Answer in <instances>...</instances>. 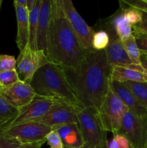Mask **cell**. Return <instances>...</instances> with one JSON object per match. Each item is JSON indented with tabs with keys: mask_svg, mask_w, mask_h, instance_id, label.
Returning <instances> with one entry per match:
<instances>
[{
	"mask_svg": "<svg viewBox=\"0 0 147 148\" xmlns=\"http://www.w3.org/2000/svg\"><path fill=\"white\" fill-rule=\"evenodd\" d=\"M63 69L76 98L83 107H92L99 111L108 91L111 71L105 51H89L76 70Z\"/></svg>",
	"mask_w": 147,
	"mask_h": 148,
	"instance_id": "6da1fadb",
	"label": "cell"
},
{
	"mask_svg": "<svg viewBox=\"0 0 147 148\" xmlns=\"http://www.w3.org/2000/svg\"><path fill=\"white\" fill-rule=\"evenodd\" d=\"M86 53L71 27L60 0H52L47 38V56L50 62L63 69L76 70L84 61Z\"/></svg>",
	"mask_w": 147,
	"mask_h": 148,
	"instance_id": "7a4b0ae2",
	"label": "cell"
},
{
	"mask_svg": "<svg viewBox=\"0 0 147 148\" xmlns=\"http://www.w3.org/2000/svg\"><path fill=\"white\" fill-rule=\"evenodd\" d=\"M30 85L39 96L58 103L84 108L76 98L62 66L49 62L37 71Z\"/></svg>",
	"mask_w": 147,
	"mask_h": 148,
	"instance_id": "3957f363",
	"label": "cell"
},
{
	"mask_svg": "<svg viewBox=\"0 0 147 148\" xmlns=\"http://www.w3.org/2000/svg\"><path fill=\"white\" fill-rule=\"evenodd\" d=\"M78 124L84 145L88 148H105L107 132L99 119L98 111L92 107L78 108Z\"/></svg>",
	"mask_w": 147,
	"mask_h": 148,
	"instance_id": "277c9868",
	"label": "cell"
},
{
	"mask_svg": "<svg viewBox=\"0 0 147 148\" xmlns=\"http://www.w3.org/2000/svg\"><path fill=\"white\" fill-rule=\"evenodd\" d=\"M128 108L111 88H109L100 106L98 114L104 130L117 134L120 130L122 117Z\"/></svg>",
	"mask_w": 147,
	"mask_h": 148,
	"instance_id": "5b68a950",
	"label": "cell"
},
{
	"mask_svg": "<svg viewBox=\"0 0 147 148\" xmlns=\"http://www.w3.org/2000/svg\"><path fill=\"white\" fill-rule=\"evenodd\" d=\"M118 134L128 140L131 148H147V116H137L128 110L122 117Z\"/></svg>",
	"mask_w": 147,
	"mask_h": 148,
	"instance_id": "8992f818",
	"label": "cell"
},
{
	"mask_svg": "<svg viewBox=\"0 0 147 148\" xmlns=\"http://www.w3.org/2000/svg\"><path fill=\"white\" fill-rule=\"evenodd\" d=\"M48 56L40 50H33L27 45L20 52L17 59V70L20 80L30 84L33 76L40 68L48 64Z\"/></svg>",
	"mask_w": 147,
	"mask_h": 148,
	"instance_id": "52a82bcc",
	"label": "cell"
},
{
	"mask_svg": "<svg viewBox=\"0 0 147 148\" xmlns=\"http://www.w3.org/2000/svg\"><path fill=\"white\" fill-rule=\"evenodd\" d=\"M60 1L63 12L82 47L87 51L92 50V39L95 31L79 14L72 1L60 0Z\"/></svg>",
	"mask_w": 147,
	"mask_h": 148,
	"instance_id": "ba28073f",
	"label": "cell"
},
{
	"mask_svg": "<svg viewBox=\"0 0 147 148\" xmlns=\"http://www.w3.org/2000/svg\"><path fill=\"white\" fill-rule=\"evenodd\" d=\"M51 131V128L35 121L9 127L5 130L7 134L17 140L21 145L36 143L44 140Z\"/></svg>",
	"mask_w": 147,
	"mask_h": 148,
	"instance_id": "9c48e42d",
	"label": "cell"
},
{
	"mask_svg": "<svg viewBox=\"0 0 147 148\" xmlns=\"http://www.w3.org/2000/svg\"><path fill=\"white\" fill-rule=\"evenodd\" d=\"M58 103H60L49 98L39 96L36 94V96L30 104L20 110L17 116L12 121L10 127L39 119L48 114L50 110Z\"/></svg>",
	"mask_w": 147,
	"mask_h": 148,
	"instance_id": "30bf717a",
	"label": "cell"
},
{
	"mask_svg": "<svg viewBox=\"0 0 147 148\" xmlns=\"http://www.w3.org/2000/svg\"><path fill=\"white\" fill-rule=\"evenodd\" d=\"M0 89L5 99L18 110H21L30 104L36 96V92L30 84L22 80L9 88H0Z\"/></svg>",
	"mask_w": 147,
	"mask_h": 148,
	"instance_id": "8fae6325",
	"label": "cell"
},
{
	"mask_svg": "<svg viewBox=\"0 0 147 148\" xmlns=\"http://www.w3.org/2000/svg\"><path fill=\"white\" fill-rule=\"evenodd\" d=\"M77 109L78 108L76 107L68 104L58 103L55 105L44 116L35 121L41 123L50 128L60 124L78 123L76 114Z\"/></svg>",
	"mask_w": 147,
	"mask_h": 148,
	"instance_id": "7c38bea8",
	"label": "cell"
},
{
	"mask_svg": "<svg viewBox=\"0 0 147 148\" xmlns=\"http://www.w3.org/2000/svg\"><path fill=\"white\" fill-rule=\"evenodd\" d=\"M105 51L107 60L111 68L113 66H121L143 73L142 66L135 65L131 62L125 51L123 43L118 37L110 40L109 46Z\"/></svg>",
	"mask_w": 147,
	"mask_h": 148,
	"instance_id": "4fadbf2b",
	"label": "cell"
},
{
	"mask_svg": "<svg viewBox=\"0 0 147 148\" xmlns=\"http://www.w3.org/2000/svg\"><path fill=\"white\" fill-rule=\"evenodd\" d=\"M52 10V0H41L37 25V50L42 51L47 56V38Z\"/></svg>",
	"mask_w": 147,
	"mask_h": 148,
	"instance_id": "5bb4252c",
	"label": "cell"
},
{
	"mask_svg": "<svg viewBox=\"0 0 147 148\" xmlns=\"http://www.w3.org/2000/svg\"><path fill=\"white\" fill-rule=\"evenodd\" d=\"M51 129L60 136L65 148H76L84 145L78 123L60 124Z\"/></svg>",
	"mask_w": 147,
	"mask_h": 148,
	"instance_id": "9a60e30c",
	"label": "cell"
},
{
	"mask_svg": "<svg viewBox=\"0 0 147 148\" xmlns=\"http://www.w3.org/2000/svg\"><path fill=\"white\" fill-rule=\"evenodd\" d=\"M110 85L118 98L121 100L130 111L137 116L145 117L147 116V109L139 105L133 95L123 83L110 80Z\"/></svg>",
	"mask_w": 147,
	"mask_h": 148,
	"instance_id": "2e32d148",
	"label": "cell"
},
{
	"mask_svg": "<svg viewBox=\"0 0 147 148\" xmlns=\"http://www.w3.org/2000/svg\"><path fill=\"white\" fill-rule=\"evenodd\" d=\"M17 23L16 43L20 51L24 50L29 43V10L14 1Z\"/></svg>",
	"mask_w": 147,
	"mask_h": 148,
	"instance_id": "e0dca14e",
	"label": "cell"
},
{
	"mask_svg": "<svg viewBox=\"0 0 147 148\" xmlns=\"http://www.w3.org/2000/svg\"><path fill=\"white\" fill-rule=\"evenodd\" d=\"M110 80L121 83L126 82H146L143 73L121 66H113L111 68Z\"/></svg>",
	"mask_w": 147,
	"mask_h": 148,
	"instance_id": "ac0fdd59",
	"label": "cell"
},
{
	"mask_svg": "<svg viewBox=\"0 0 147 148\" xmlns=\"http://www.w3.org/2000/svg\"><path fill=\"white\" fill-rule=\"evenodd\" d=\"M41 0H37L35 5L29 11V43L28 45L33 50H37L36 37H37L38 17Z\"/></svg>",
	"mask_w": 147,
	"mask_h": 148,
	"instance_id": "d6986e66",
	"label": "cell"
},
{
	"mask_svg": "<svg viewBox=\"0 0 147 148\" xmlns=\"http://www.w3.org/2000/svg\"><path fill=\"white\" fill-rule=\"evenodd\" d=\"M117 37L124 42L133 36V27L125 18L122 12L115 15L111 22Z\"/></svg>",
	"mask_w": 147,
	"mask_h": 148,
	"instance_id": "ffe728a7",
	"label": "cell"
},
{
	"mask_svg": "<svg viewBox=\"0 0 147 148\" xmlns=\"http://www.w3.org/2000/svg\"><path fill=\"white\" fill-rule=\"evenodd\" d=\"M123 84L133 95L139 105L147 109V82H126Z\"/></svg>",
	"mask_w": 147,
	"mask_h": 148,
	"instance_id": "44dd1931",
	"label": "cell"
},
{
	"mask_svg": "<svg viewBox=\"0 0 147 148\" xmlns=\"http://www.w3.org/2000/svg\"><path fill=\"white\" fill-rule=\"evenodd\" d=\"M19 111L20 110L12 106L5 99L0 89V124L13 121Z\"/></svg>",
	"mask_w": 147,
	"mask_h": 148,
	"instance_id": "7402d4cb",
	"label": "cell"
},
{
	"mask_svg": "<svg viewBox=\"0 0 147 148\" xmlns=\"http://www.w3.org/2000/svg\"><path fill=\"white\" fill-rule=\"evenodd\" d=\"M123 46L125 48V50L129 57L130 60L131 61L133 64L135 65H141V53L140 52L138 46L137 45L135 38L134 36L133 35L132 36L129 38L128 40L122 42Z\"/></svg>",
	"mask_w": 147,
	"mask_h": 148,
	"instance_id": "603a6c76",
	"label": "cell"
},
{
	"mask_svg": "<svg viewBox=\"0 0 147 148\" xmlns=\"http://www.w3.org/2000/svg\"><path fill=\"white\" fill-rule=\"evenodd\" d=\"M12 121L0 124V148H17L21 145L17 140L7 134L5 132Z\"/></svg>",
	"mask_w": 147,
	"mask_h": 148,
	"instance_id": "cb8c5ba5",
	"label": "cell"
},
{
	"mask_svg": "<svg viewBox=\"0 0 147 148\" xmlns=\"http://www.w3.org/2000/svg\"><path fill=\"white\" fill-rule=\"evenodd\" d=\"M121 2L123 4H125L122 1H121ZM123 4H120V7L122 9V12L123 13V15L125 17V18L126 19L128 23L132 27L134 25H136L137 24H138L141 21V19H142V13H141V11L138 10V9L128 7L127 5L125 7Z\"/></svg>",
	"mask_w": 147,
	"mask_h": 148,
	"instance_id": "d4e9b609",
	"label": "cell"
},
{
	"mask_svg": "<svg viewBox=\"0 0 147 148\" xmlns=\"http://www.w3.org/2000/svg\"><path fill=\"white\" fill-rule=\"evenodd\" d=\"M110 42V36L105 30L95 32L92 39V48L96 51H103L107 49Z\"/></svg>",
	"mask_w": 147,
	"mask_h": 148,
	"instance_id": "484cf974",
	"label": "cell"
},
{
	"mask_svg": "<svg viewBox=\"0 0 147 148\" xmlns=\"http://www.w3.org/2000/svg\"><path fill=\"white\" fill-rule=\"evenodd\" d=\"M20 80L19 75L16 69L0 72V88H9Z\"/></svg>",
	"mask_w": 147,
	"mask_h": 148,
	"instance_id": "4316f807",
	"label": "cell"
},
{
	"mask_svg": "<svg viewBox=\"0 0 147 148\" xmlns=\"http://www.w3.org/2000/svg\"><path fill=\"white\" fill-rule=\"evenodd\" d=\"M17 59L14 56L7 54L0 55V72L16 69Z\"/></svg>",
	"mask_w": 147,
	"mask_h": 148,
	"instance_id": "83f0119b",
	"label": "cell"
},
{
	"mask_svg": "<svg viewBox=\"0 0 147 148\" xmlns=\"http://www.w3.org/2000/svg\"><path fill=\"white\" fill-rule=\"evenodd\" d=\"M46 140L50 148H64L60 136L56 132H50L46 137Z\"/></svg>",
	"mask_w": 147,
	"mask_h": 148,
	"instance_id": "f1b7e54d",
	"label": "cell"
},
{
	"mask_svg": "<svg viewBox=\"0 0 147 148\" xmlns=\"http://www.w3.org/2000/svg\"><path fill=\"white\" fill-rule=\"evenodd\" d=\"M141 13H142L141 21L136 25L133 26V34L147 35V12L141 11Z\"/></svg>",
	"mask_w": 147,
	"mask_h": 148,
	"instance_id": "f546056e",
	"label": "cell"
},
{
	"mask_svg": "<svg viewBox=\"0 0 147 148\" xmlns=\"http://www.w3.org/2000/svg\"><path fill=\"white\" fill-rule=\"evenodd\" d=\"M122 1L128 7L147 12V0H124Z\"/></svg>",
	"mask_w": 147,
	"mask_h": 148,
	"instance_id": "4dcf8cb0",
	"label": "cell"
},
{
	"mask_svg": "<svg viewBox=\"0 0 147 148\" xmlns=\"http://www.w3.org/2000/svg\"><path fill=\"white\" fill-rule=\"evenodd\" d=\"M141 54H147V35L133 34Z\"/></svg>",
	"mask_w": 147,
	"mask_h": 148,
	"instance_id": "1f68e13d",
	"label": "cell"
},
{
	"mask_svg": "<svg viewBox=\"0 0 147 148\" xmlns=\"http://www.w3.org/2000/svg\"><path fill=\"white\" fill-rule=\"evenodd\" d=\"M113 137L116 140L118 148H131L128 140L124 136L120 134H114Z\"/></svg>",
	"mask_w": 147,
	"mask_h": 148,
	"instance_id": "d6a6232c",
	"label": "cell"
},
{
	"mask_svg": "<svg viewBox=\"0 0 147 148\" xmlns=\"http://www.w3.org/2000/svg\"><path fill=\"white\" fill-rule=\"evenodd\" d=\"M45 143H46V139H44L43 140H40V141L36 142V143L21 145L20 147H18L17 148H41L42 146L45 144Z\"/></svg>",
	"mask_w": 147,
	"mask_h": 148,
	"instance_id": "836d02e7",
	"label": "cell"
},
{
	"mask_svg": "<svg viewBox=\"0 0 147 148\" xmlns=\"http://www.w3.org/2000/svg\"><path fill=\"white\" fill-rule=\"evenodd\" d=\"M141 65L143 68V75L144 79L147 82V56L144 54H141Z\"/></svg>",
	"mask_w": 147,
	"mask_h": 148,
	"instance_id": "e575fe53",
	"label": "cell"
},
{
	"mask_svg": "<svg viewBox=\"0 0 147 148\" xmlns=\"http://www.w3.org/2000/svg\"><path fill=\"white\" fill-rule=\"evenodd\" d=\"M3 1H0V10H1V4H2Z\"/></svg>",
	"mask_w": 147,
	"mask_h": 148,
	"instance_id": "d590c367",
	"label": "cell"
},
{
	"mask_svg": "<svg viewBox=\"0 0 147 148\" xmlns=\"http://www.w3.org/2000/svg\"><path fill=\"white\" fill-rule=\"evenodd\" d=\"M65 148V147H64ZM76 148H88L86 147H85V146H83V147H76Z\"/></svg>",
	"mask_w": 147,
	"mask_h": 148,
	"instance_id": "8d00e7d4",
	"label": "cell"
},
{
	"mask_svg": "<svg viewBox=\"0 0 147 148\" xmlns=\"http://www.w3.org/2000/svg\"><path fill=\"white\" fill-rule=\"evenodd\" d=\"M144 55H146V56H147V54H144Z\"/></svg>",
	"mask_w": 147,
	"mask_h": 148,
	"instance_id": "74e56055",
	"label": "cell"
}]
</instances>
